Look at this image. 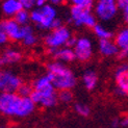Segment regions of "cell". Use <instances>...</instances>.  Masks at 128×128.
<instances>
[{
	"instance_id": "28",
	"label": "cell",
	"mask_w": 128,
	"mask_h": 128,
	"mask_svg": "<svg viewBox=\"0 0 128 128\" xmlns=\"http://www.w3.org/2000/svg\"><path fill=\"white\" fill-rule=\"evenodd\" d=\"M62 26H64V25H62V21L60 20V18H56L55 20L53 21V24H52V29L60 28V27H62Z\"/></svg>"
},
{
	"instance_id": "8",
	"label": "cell",
	"mask_w": 128,
	"mask_h": 128,
	"mask_svg": "<svg viewBox=\"0 0 128 128\" xmlns=\"http://www.w3.org/2000/svg\"><path fill=\"white\" fill-rule=\"evenodd\" d=\"M30 99L34 102L36 105H39L44 108H51L55 106L56 103L58 102L56 88L54 86L45 90H40V91L34 90L32 94L30 96Z\"/></svg>"
},
{
	"instance_id": "32",
	"label": "cell",
	"mask_w": 128,
	"mask_h": 128,
	"mask_svg": "<svg viewBox=\"0 0 128 128\" xmlns=\"http://www.w3.org/2000/svg\"><path fill=\"white\" fill-rule=\"evenodd\" d=\"M121 126L123 127H128V114L121 119Z\"/></svg>"
},
{
	"instance_id": "33",
	"label": "cell",
	"mask_w": 128,
	"mask_h": 128,
	"mask_svg": "<svg viewBox=\"0 0 128 128\" xmlns=\"http://www.w3.org/2000/svg\"><path fill=\"white\" fill-rule=\"evenodd\" d=\"M65 2V0H48V3L51 4V5H60L62 3Z\"/></svg>"
},
{
	"instance_id": "5",
	"label": "cell",
	"mask_w": 128,
	"mask_h": 128,
	"mask_svg": "<svg viewBox=\"0 0 128 128\" xmlns=\"http://www.w3.org/2000/svg\"><path fill=\"white\" fill-rule=\"evenodd\" d=\"M70 21L77 27L94 28L97 24V18L88 8L72 6L70 10Z\"/></svg>"
},
{
	"instance_id": "11",
	"label": "cell",
	"mask_w": 128,
	"mask_h": 128,
	"mask_svg": "<svg viewBox=\"0 0 128 128\" xmlns=\"http://www.w3.org/2000/svg\"><path fill=\"white\" fill-rule=\"evenodd\" d=\"M116 94L119 96H128V64L120 65L114 71Z\"/></svg>"
},
{
	"instance_id": "20",
	"label": "cell",
	"mask_w": 128,
	"mask_h": 128,
	"mask_svg": "<svg viewBox=\"0 0 128 128\" xmlns=\"http://www.w3.org/2000/svg\"><path fill=\"white\" fill-rule=\"evenodd\" d=\"M57 98L58 101H60L62 103H70L73 101V93L70 90H65V91H60L57 93Z\"/></svg>"
},
{
	"instance_id": "15",
	"label": "cell",
	"mask_w": 128,
	"mask_h": 128,
	"mask_svg": "<svg viewBox=\"0 0 128 128\" xmlns=\"http://www.w3.org/2000/svg\"><path fill=\"white\" fill-rule=\"evenodd\" d=\"M23 57V54L20 50L16 48H8L3 51L1 58L4 65H15L19 62Z\"/></svg>"
},
{
	"instance_id": "12",
	"label": "cell",
	"mask_w": 128,
	"mask_h": 128,
	"mask_svg": "<svg viewBox=\"0 0 128 128\" xmlns=\"http://www.w3.org/2000/svg\"><path fill=\"white\" fill-rule=\"evenodd\" d=\"M52 53L53 58L57 62H60L62 64L66 62H72L74 60H76V56H75V52L73 48L70 47H62L60 49H56L53 51H50Z\"/></svg>"
},
{
	"instance_id": "2",
	"label": "cell",
	"mask_w": 128,
	"mask_h": 128,
	"mask_svg": "<svg viewBox=\"0 0 128 128\" xmlns=\"http://www.w3.org/2000/svg\"><path fill=\"white\" fill-rule=\"evenodd\" d=\"M47 75L57 91L71 90L77 84V78L69 67L60 62H51L47 65Z\"/></svg>"
},
{
	"instance_id": "24",
	"label": "cell",
	"mask_w": 128,
	"mask_h": 128,
	"mask_svg": "<svg viewBox=\"0 0 128 128\" xmlns=\"http://www.w3.org/2000/svg\"><path fill=\"white\" fill-rule=\"evenodd\" d=\"M23 43L24 46L26 47H32L38 43V36L34 34V32H30L29 34H27L24 39L21 41Z\"/></svg>"
},
{
	"instance_id": "25",
	"label": "cell",
	"mask_w": 128,
	"mask_h": 128,
	"mask_svg": "<svg viewBox=\"0 0 128 128\" xmlns=\"http://www.w3.org/2000/svg\"><path fill=\"white\" fill-rule=\"evenodd\" d=\"M19 2L21 3L22 8L26 10H34L36 6V0H19Z\"/></svg>"
},
{
	"instance_id": "18",
	"label": "cell",
	"mask_w": 128,
	"mask_h": 128,
	"mask_svg": "<svg viewBox=\"0 0 128 128\" xmlns=\"http://www.w3.org/2000/svg\"><path fill=\"white\" fill-rule=\"evenodd\" d=\"M93 32L99 39V41H102V40H112V36H114V34H112V30L107 29L103 24H99V23L96 24V26L93 28Z\"/></svg>"
},
{
	"instance_id": "6",
	"label": "cell",
	"mask_w": 128,
	"mask_h": 128,
	"mask_svg": "<svg viewBox=\"0 0 128 128\" xmlns=\"http://www.w3.org/2000/svg\"><path fill=\"white\" fill-rule=\"evenodd\" d=\"M119 12L118 0H96L94 4V14L98 20L110 22L117 17Z\"/></svg>"
},
{
	"instance_id": "1",
	"label": "cell",
	"mask_w": 128,
	"mask_h": 128,
	"mask_svg": "<svg viewBox=\"0 0 128 128\" xmlns=\"http://www.w3.org/2000/svg\"><path fill=\"white\" fill-rule=\"evenodd\" d=\"M36 110L30 97H22L18 93H0V114L10 118H26Z\"/></svg>"
},
{
	"instance_id": "26",
	"label": "cell",
	"mask_w": 128,
	"mask_h": 128,
	"mask_svg": "<svg viewBox=\"0 0 128 128\" xmlns=\"http://www.w3.org/2000/svg\"><path fill=\"white\" fill-rule=\"evenodd\" d=\"M122 10V15H123V20L126 25H128V2L124 5V8L121 10Z\"/></svg>"
},
{
	"instance_id": "13",
	"label": "cell",
	"mask_w": 128,
	"mask_h": 128,
	"mask_svg": "<svg viewBox=\"0 0 128 128\" xmlns=\"http://www.w3.org/2000/svg\"><path fill=\"white\" fill-rule=\"evenodd\" d=\"M98 49L99 52L102 56L104 57H112V56H118L120 49L117 46V44L112 40H102L99 41L98 44Z\"/></svg>"
},
{
	"instance_id": "14",
	"label": "cell",
	"mask_w": 128,
	"mask_h": 128,
	"mask_svg": "<svg viewBox=\"0 0 128 128\" xmlns=\"http://www.w3.org/2000/svg\"><path fill=\"white\" fill-rule=\"evenodd\" d=\"M1 10L8 18H14L23 8L19 0H4L1 5Z\"/></svg>"
},
{
	"instance_id": "34",
	"label": "cell",
	"mask_w": 128,
	"mask_h": 128,
	"mask_svg": "<svg viewBox=\"0 0 128 128\" xmlns=\"http://www.w3.org/2000/svg\"><path fill=\"white\" fill-rule=\"evenodd\" d=\"M2 66H4V64H3V60H2V58H1V56H0V69H1Z\"/></svg>"
},
{
	"instance_id": "31",
	"label": "cell",
	"mask_w": 128,
	"mask_h": 128,
	"mask_svg": "<svg viewBox=\"0 0 128 128\" xmlns=\"http://www.w3.org/2000/svg\"><path fill=\"white\" fill-rule=\"evenodd\" d=\"M48 3V0H36V8H42Z\"/></svg>"
},
{
	"instance_id": "19",
	"label": "cell",
	"mask_w": 128,
	"mask_h": 128,
	"mask_svg": "<svg viewBox=\"0 0 128 128\" xmlns=\"http://www.w3.org/2000/svg\"><path fill=\"white\" fill-rule=\"evenodd\" d=\"M14 19L19 25H21V26H26V25H29V22H31L30 21V12L26 10H21L14 17Z\"/></svg>"
},
{
	"instance_id": "23",
	"label": "cell",
	"mask_w": 128,
	"mask_h": 128,
	"mask_svg": "<svg viewBox=\"0 0 128 128\" xmlns=\"http://www.w3.org/2000/svg\"><path fill=\"white\" fill-rule=\"evenodd\" d=\"M32 92H34L32 84H27L23 82V84L20 86V88H19V91L17 93L20 96H22V97H30Z\"/></svg>"
},
{
	"instance_id": "21",
	"label": "cell",
	"mask_w": 128,
	"mask_h": 128,
	"mask_svg": "<svg viewBox=\"0 0 128 128\" xmlns=\"http://www.w3.org/2000/svg\"><path fill=\"white\" fill-rule=\"evenodd\" d=\"M74 110L80 117L86 118V117H88L90 114H91V108L84 103H75Z\"/></svg>"
},
{
	"instance_id": "10",
	"label": "cell",
	"mask_w": 128,
	"mask_h": 128,
	"mask_svg": "<svg viewBox=\"0 0 128 128\" xmlns=\"http://www.w3.org/2000/svg\"><path fill=\"white\" fill-rule=\"evenodd\" d=\"M73 49L76 60L81 62H88L93 56V42L88 36L77 38V41Z\"/></svg>"
},
{
	"instance_id": "7",
	"label": "cell",
	"mask_w": 128,
	"mask_h": 128,
	"mask_svg": "<svg viewBox=\"0 0 128 128\" xmlns=\"http://www.w3.org/2000/svg\"><path fill=\"white\" fill-rule=\"evenodd\" d=\"M71 36L72 34L70 29L66 26H62L60 28L51 29L50 32H48L45 36L44 43L50 51H53L67 46V43L71 39Z\"/></svg>"
},
{
	"instance_id": "30",
	"label": "cell",
	"mask_w": 128,
	"mask_h": 128,
	"mask_svg": "<svg viewBox=\"0 0 128 128\" xmlns=\"http://www.w3.org/2000/svg\"><path fill=\"white\" fill-rule=\"evenodd\" d=\"M112 126L114 128H117V127L121 126V120L118 119V118L112 119Z\"/></svg>"
},
{
	"instance_id": "35",
	"label": "cell",
	"mask_w": 128,
	"mask_h": 128,
	"mask_svg": "<svg viewBox=\"0 0 128 128\" xmlns=\"http://www.w3.org/2000/svg\"><path fill=\"white\" fill-rule=\"evenodd\" d=\"M0 128H4V127H1V126H0Z\"/></svg>"
},
{
	"instance_id": "36",
	"label": "cell",
	"mask_w": 128,
	"mask_h": 128,
	"mask_svg": "<svg viewBox=\"0 0 128 128\" xmlns=\"http://www.w3.org/2000/svg\"><path fill=\"white\" fill-rule=\"evenodd\" d=\"M126 1H128V0H126Z\"/></svg>"
},
{
	"instance_id": "16",
	"label": "cell",
	"mask_w": 128,
	"mask_h": 128,
	"mask_svg": "<svg viewBox=\"0 0 128 128\" xmlns=\"http://www.w3.org/2000/svg\"><path fill=\"white\" fill-rule=\"evenodd\" d=\"M82 84L88 91H93L98 84V75L93 70H86L82 74Z\"/></svg>"
},
{
	"instance_id": "17",
	"label": "cell",
	"mask_w": 128,
	"mask_h": 128,
	"mask_svg": "<svg viewBox=\"0 0 128 128\" xmlns=\"http://www.w3.org/2000/svg\"><path fill=\"white\" fill-rule=\"evenodd\" d=\"M114 43L117 44L120 50L128 49V25L120 29L114 36Z\"/></svg>"
},
{
	"instance_id": "22",
	"label": "cell",
	"mask_w": 128,
	"mask_h": 128,
	"mask_svg": "<svg viewBox=\"0 0 128 128\" xmlns=\"http://www.w3.org/2000/svg\"><path fill=\"white\" fill-rule=\"evenodd\" d=\"M69 1L71 2L72 6H78V8L88 10H91L95 4V0H69Z\"/></svg>"
},
{
	"instance_id": "9",
	"label": "cell",
	"mask_w": 128,
	"mask_h": 128,
	"mask_svg": "<svg viewBox=\"0 0 128 128\" xmlns=\"http://www.w3.org/2000/svg\"><path fill=\"white\" fill-rule=\"evenodd\" d=\"M23 80L14 72L0 70V93H17Z\"/></svg>"
},
{
	"instance_id": "27",
	"label": "cell",
	"mask_w": 128,
	"mask_h": 128,
	"mask_svg": "<svg viewBox=\"0 0 128 128\" xmlns=\"http://www.w3.org/2000/svg\"><path fill=\"white\" fill-rule=\"evenodd\" d=\"M8 38L6 36V34L3 32V31L0 30V46H1V45L6 44V43H8Z\"/></svg>"
},
{
	"instance_id": "4",
	"label": "cell",
	"mask_w": 128,
	"mask_h": 128,
	"mask_svg": "<svg viewBox=\"0 0 128 128\" xmlns=\"http://www.w3.org/2000/svg\"><path fill=\"white\" fill-rule=\"evenodd\" d=\"M0 30L6 34L8 40L14 42L22 41L27 34L34 32V29L30 25L21 26L16 22L14 18H6L0 22Z\"/></svg>"
},
{
	"instance_id": "29",
	"label": "cell",
	"mask_w": 128,
	"mask_h": 128,
	"mask_svg": "<svg viewBox=\"0 0 128 128\" xmlns=\"http://www.w3.org/2000/svg\"><path fill=\"white\" fill-rule=\"evenodd\" d=\"M76 41H77V38H75V36H71V39H70L67 43V47H70V48H74L75 46V44H76Z\"/></svg>"
},
{
	"instance_id": "3",
	"label": "cell",
	"mask_w": 128,
	"mask_h": 128,
	"mask_svg": "<svg viewBox=\"0 0 128 128\" xmlns=\"http://www.w3.org/2000/svg\"><path fill=\"white\" fill-rule=\"evenodd\" d=\"M57 18V10L54 5L47 3L42 8L30 10V21L40 29L51 30L53 21Z\"/></svg>"
}]
</instances>
